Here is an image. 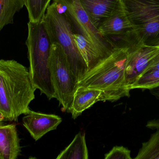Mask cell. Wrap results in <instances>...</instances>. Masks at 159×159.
<instances>
[{
  "mask_svg": "<svg viewBox=\"0 0 159 159\" xmlns=\"http://www.w3.org/2000/svg\"><path fill=\"white\" fill-rule=\"evenodd\" d=\"M5 118L4 116L2 114L0 113V122H2L3 121H4Z\"/></svg>",
  "mask_w": 159,
  "mask_h": 159,
  "instance_id": "obj_24",
  "label": "cell"
},
{
  "mask_svg": "<svg viewBox=\"0 0 159 159\" xmlns=\"http://www.w3.org/2000/svg\"><path fill=\"white\" fill-rule=\"evenodd\" d=\"M158 87H159V71H150L143 73L132 86L131 90H150Z\"/></svg>",
  "mask_w": 159,
  "mask_h": 159,
  "instance_id": "obj_19",
  "label": "cell"
},
{
  "mask_svg": "<svg viewBox=\"0 0 159 159\" xmlns=\"http://www.w3.org/2000/svg\"><path fill=\"white\" fill-rule=\"evenodd\" d=\"M153 71H159V51L150 61L143 73Z\"/></svg>",
  "mask_w": 159,
  "mask_h": 159,
  "instance_id": "obj_21",
  "label": "cell"
},
{
  "mask_svg": "<svg viewBox=\"0 0 159 159\" xmlns=\"http://www.w3.org/2000/svg\"><path fill=\"white\" fill-rule=\"evenodd\" d=\"M26 44L28 49L29 73L33 86L48 100L57 99L49 69L51 43L43 20L39 22L29 21Z\"/></svg>",
  "mask_w": 159,
  "mask_h": 159,
  "instance_id": "obj_3",
  "label": "cell"
},
{
  "mask_svg": "<svg viewBox=\"0 0 159 159\" xmlns=\"http://www.w3.org/2000/svg\"><path fill=\"white\" fill-rule=\"evenodd\" d=\"M150 93L159 100V87L149 90Z\"/></svg>",
  "mask_w": 159,
  "mask_h": 159,
  "instance_id": "obj_23",
  "label": "cell"
},
{
  "mask_svg": "<svg viewBox=\"0 0 159 159\" xmlns=\"http://www.w3.org/2000/svg\"><path fill=\"white\" fill-rule=\"evenodd\" d=\"M127 49L125 79L127 88L130 91L132 86L143 74L150 61L159 52V46L139 44Z\"/></svg>",
  "mask_w": 159,
  "mask_h": 159,
  "instance_id": "obj_8",
  "label": "cell"
},
{
  "mask_svg": "<svg viewBox=\"0 0 159 159\" xmlns=\"http://www.w3.org/2000/svg\"><path fill=\"white\" fill-rule=\"evenodd\" d=\"M36 90L25 66L14 60L0 59V113L4 121L17 122L27 114Z\"/></svg>",
  "mask_w": 159,
  "mask_h": 159,
  "instance_id": "obj_1",
  "label": "cell"
},
{
  "mask_svg": "<svg viewBox=\"0 0 159 159\" xmlns=\"http://www.w3.org/2000/svg\"><path fill=\"white\" fill-rule=\"evenodd\" d=\"M49 69L57 100L63 111L70 112L78 81L62 49L56 43L51 44Z\"/></svg>",
  "mask_w": 159,
  "mask_h": 159,
  "instance_id": "obj_7",
  "label": "cell"
},
{
  "mask_svg": "<svg viewBox=\"0 0 159 159\" xmlns=\"http://www.w3.org/2000/svg\"><path fill=\"white\" fill-rule=\"evenodd\" d=\"M52 3L59 12L63 13L69 19L75 32L83 35L98 49L105 58L111 55L115 46L110 40L99 33L79 0H54Z\"/></svg>",
  "mask_w": 159,
  "mask_h": 159,
  "instance_id": "obj_6",
  "label": "cell"
},
{
  "mask_svg": "<svg viewBox=\"0 0 159 159\" xmlns=\"http://www.w3.org/2000/svg\"><path fill=\"white\" fill-rule=\"evenodd\" d=\"M93 24L98 29L111 15L123 8L121 0H79Z\"/></svg>",
  "mask_w": 159,
  "mask_h": 159,
  "instance_id": "obj_11",
  "label": "cell"
},
{
  "mask_svg": "<svg viewBox=\"0 0 159 159\" xmlns=\"http://www.w3.org/2000/svg\"><path fill=\"white\" fill-rule=\"evenodd\" d=\"M89 152L85 133H77L70 144L61 151L57 159H88Z\"/></svg>",
  "mask_w": 159,
  "mask_h": 159,
  "instance_id": "obj_15",
  "label": "cell"
},
{
  "mask_svg": "<svg viewBox=\"0 0 159 159\" xmlns=\"http://www.w3.org/2000/svg\"><path fill=\"white\" fill-rule=\"evenodd\" d=\"M140 44L159 46V0H121Z\"/></svg>",
  "mask_w": 159,
  "mask_h": 159,
  "instance_id": "obj_5",
  "label": "cell"
},
{
  "mask_svg": "<svg viewBox=\"0 0 159 159\" xmlns=\"http://www.w3.org/2000/svg\"><path fill=\"white\" fill-rule=\"evenodd\" d=\"M51 0H26L29 21L39 22L43 20Z\"/></svg>",
  "mask_w": 159,
  "mask_h": 159,
  "instance_id": "obj_18",
  "label": "cell"
},
{
  "mask_svg": "<svg viewBox=\"0 0 159 159\" xmlns=\"http://www.w3.org/2000/svg\"><path fill=\"white\" fill-rule=\"evenodd\" d=\"M128 56L127 48H115L109 57L84 75L78 87L101 91L107 101L129 97L125 75Z\"/></svg>",
  "mask_w": 159,
  "mask_h": 159,
  "instance_id": "obj_2",
  "label": "cell"
},
{
  "mask_svg": "<svg viewBox=\"0 0 159 159\" xmlns=\"http://www.w3.org/2000/svg\"><path fill=\"white\" fill-rule=\"evenodd\" d=\"M62 122L60 117L30 110L22 118V124L35 141L51 131L57 129Z\"/></svg>",
  "mask_w": 159,
  "mask_h": 159,
  "instance_id": "obj_9",
  "label": "cell"
},
{
  "mask_svg": "<svg viewBox=\"0 0 159 159\" xmlns=\"http://www.w3.org/2000/svg\"><path fill=\"white\" fill-rule=\"evenodd\" d=\"M20 140L15 124L0 122V151L3 159H16L20 156Z\"/></svg>",
  "mask_w": 159,
  "mask_h": 159,
  "instance_id": "obj_12",
  "label": "cell"
},
{
  "mask_svg": "<svg viewBox=\"0 0 159 159\" xmlns=\"http://www.w3.org/2000/svg\"><path fill=\"white\" fill-rule=\"evenodd\" d=\"M146 126L148 129L152 130L158 129L159 128V119H154L153 120H149L147 122Z\"/></svg>",
  "mask_w": 159,
  "mask_h": 159,
  "instance_id": "obj_22",
  "label": "cell"
},
{
  "mask_svg": "<svg viewBox=\"0 0 159 159\" xmlns=\"http://www.w3.org/2000/svg\"><path fill=\"white\" fill-rule=\"evenodd\" d=\"M105 159H132L131 151L123 146H115L105 155Z\"/></svg>",
  "mask_w": 159,
  "mask_h": 159,
  "instance_id": "obj_20",
  "label": "cell"
},
{
  "mask_svg": "<svg viewBox=\"0 0 159 159\" xmlns=\"http://www.w3.org/2000/svg\"><path fill=\"white\" fill-rule=\"evenodd\" d=\"M98 30L102 36L109 39L113 44L134 30L123 8L104 21Z\"/></svg>",
  "mask_w": 159,
  "mask_h": 159,
  "instance_id": "obj_10",
  "label": "cell"
},
{
  "mask_svg": "<svg viewBox=\"0 0 159 159\" xmlns=\"http://www.w3.org/2000/svg\"><path fill=\"white\" fill-rule=\"evenodd\" d=\"M26 0H0V32L3 28L14 22V17L25 6Z\"/></svg>",
  "mask_w": 159,
  "mask_h": 159,
  "instance_id": "obj_16",
  "label": "cell"
},
{
  "mask_svg": "<svg viewBox=\"0 0 159 159\" xmlns=\"http://www.w3.org/2000/svg\"><path fill=\"white\" fill-rule=\"evenodd\" d=\"M0 159H3V157L2 155L1 151H0Z\"/></svg>",
  "mask_w": 159,
  "mask_h": 159,
  "instance_id": "obj_25",
  "label": "cell"
},
{
  "mask_svg": "<svg viewBox=\"0 0 159 159\" xmlns=\"http://www.w3.org/2000/svg\"><path fill=\"white\" fill-rule=\"evenodd\" d=\"M100 101H105L103 92L96 89L78 87L74 96L70 112L73 119H75L86 109Z\"/></svg>",
  "mask_w": 159,
  "mask_h": 159,
  "instance_id": "obj_13",
  "label": "cell"
},
{
  "mask_svg": "<svg viewBox=\"0 0 159 159\" xmlns=\"http://www.w3.org/2000/svg\"><path fill=\"white\" fill-rule=\"evenodd\" d=\"M43 21L51 43L60 46L79 83L88 72V67L74 39L75 32L70 21L57 11L53 3L48 7Z\"/></svg>",
  "mask_w": 159,
  "mask_h": 159,
  "instance_id": "obj_4",
  "label": "cell"
},
{
  "mask_svg": "<svg viewBox=\"0 0 159 159\" xmlns=\"http://www.w3.org/2000/svg\"><path fill=\"white\" fill-rule=\"evenodd\" d=\"M149 140L143 143L135 159H159V128Z\"/></svg>",
  "mask_w": 159,
  "mask_h": 159,
  "instance_id": "obj_17",
  "label": "cell"
},
{
  "mask_svg": "<svg viewBox=\"0 0 159 159\" xmlns=\"http://www.w3.org/2000/svg\"><path fill=\"white\" fill-rule=\"evenodd\" d=\"M73 38L76 46L88 67V72L101 63L106 58L82 35L74 33Z\"/></svg>",
  "mask_w": 159,
  "mask_h": 159,
  "instance_id": "obj_14",
  "label": "cell"
}]
</instances>
